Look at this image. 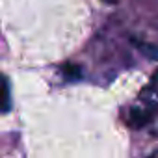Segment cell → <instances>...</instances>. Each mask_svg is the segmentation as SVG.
Masks as SVG:
<instances>
[{
	"label": "cell",
	"instance_id": "cell-5",
	"mask_svg": "<svg viewBox=\"0 0 158 158\" xmlns=\"http://www.w3.org/2000/svg\"><path fill=\"white\" fill-rule=\"evenodd\" d=\"M151 89L158 93V71H156V73H154V76H152V82H151Z\"/></svg>",
	"mask_w": 158,
	"mask_h": 158
},
{
	"label": "cell",
	"instance_id": "cell-3",
	"mask_svg": "<svg viewBox=\"0 0 158 158\" xmlns=\"http://www.w3.org/2000/svg\"><path fill=\"white\" fill-rule=\"evenodd\" d=\"M132 43H134L145 56H149V58H152V60H158V47H156V45H147V43H141V41H136V39H132Z\"/></svg>",
	"mask_w": 158,
	"mask_h": 158
},
{
	"label": "cell",
	"instance_id": "cell-6",
	"mask_svg": "<svg viewBox=\"0 0 158 158\" xmlns=\"http://www.w3.org/2000/svg\"><path fill=\"white\" fill-rule=\"evenodd\" d=\"M104 2H106V4H117L119 0H104Z\"/></svg>",
	"mask_w": 158,
	"mask_h": 158
},
{
	"label": "cell",
	"instance_id": "cell-4",
	"mask_svg": "<svg viewBox=\"0 0 158 158\" xmlns=\"http://www.w3.org/2000/svg\"><path fill=\"white\" fill-rule=\"evenodd\" d=\"M2 89H4V101H2V112H10V106H11V101H10V82L8 78L4 76V84H2Z\"/></svg>",
	"mask_w": 158,
	"mask_h": 158
},
{
	"label": "cell",
	"instance_id": "cell-7",
	"mask_svg": "<svg viewBox=\"0 0 158 158\" xmlns=\"http://www.w3.org/2000/svg\"><path fill=\"white\" fill-rule=\"evenodd\" d=\"M149 158H158V151H156V152H154V154H151V156H149Z\"/></svg>",
	"mask_w": 158,
	"mask_h": 158
},
{
	"label": "cell",
	"instance_id": "cell-2",
	"mask_svg": "<svg viewBox=\"0 0 158 158\" xmlns=\"http://www.w3.org/2000/svg\"><path fill=\"white\" fill-rule=\"evenodd\" d=\"M61 73H63V76L67 78V80H78V78L82 76L80 65H74V63H65L61 67Z\"/></svg>",
	"mask_w": 158,
	"mask_h": 158
},
{
	"label": "cell",
	"instance_id": "cell-1",
	"mask_svg": "<svg viewBox=\"0 0 158 158\" xmlns=\"http://www.w3.org/2000/svg\"><path fill=\"white\" fill-rule=\"evenodd\" d=\"M151 119V114L149 112H143V110H132L130 112V119H128V123L132 125V127H136V128H139V127H143L147 121Z\"/></svg>",
	"mask_w": 158,
	"mask_h": 158
}]
</instances>
